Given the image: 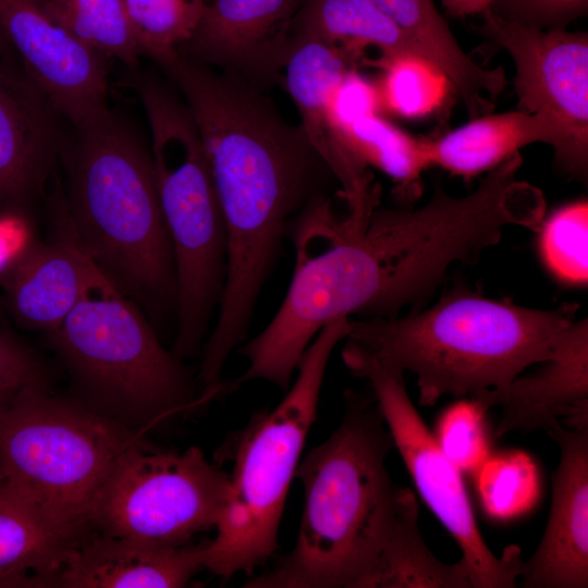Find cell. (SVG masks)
<instances>
[{
    "label": "cell",
    "mask_w": 588,
    "mask_h": 588,
    "mask_svg": "<svg viewBox=\"0 0 588 588\" xmlns=\"http://www.w3.org/2000/svg\"><path fill=\"white\" fill-rule=\"evenodd\" d=\"M287 234L295 248L290 286L278 311L238 347L247 369L229 392L254 380L287 391L307 346L329 322L352 315L392 318L432 294L455 264H469L499 243L525 208L511 177L488 172L477 188L453 197L440 185L417 209L339 213L316 194Z\"/></svg>",
    "instance_id": "1"
},
{
    "label": "cell",
    "mask_w": 588,
    "mask_h": 588,
    "mask_svg": "<svg viewBox=\"0 0 588 588\" xmlns=\"http://www.w3.org/2000/svg\"><path fill=\"white\" fill-rule=\"evenodd\" d=\"M393 440L372 395L346 392L338 428L299 462L304 509L294 548L245 588H364L385 546L415 507L385 460Z\"/></svg>",
    "instance_id": "2"
},
{
    "label": "cell",
    "mask_w": 588,
    "mask_h": 588,
    "mask_svg": "<svg viewBox=\"0 0 588 588\" xmlns=\"http://www.w3.org/2000/svg\"><path fill=\"white\" fill-rule=\"evenodd\" d=\"M59 159L62 206L77 244L125 295L150 313L176 309L172 244L150 150L112 111L73 125Z\"/></svg>",
    "instance_id": "3"
},
{
    "label": "cell",
    "mask_w": 588,
    "mask_h": 588,
    "mask_svg": "<svg viewBox=\"0 0 588 588\" xmlns=\"http://www.w3.org/2000/svg\"><path fill=\"white\" fill-rule=\"evenodd\" d=\"M578 306L543 310L482 296L466 287L403 317L353 321L346 340L416 377L419 404L503 388L550 357Z\"/></svg>",
    "instance_id": "4"
},
{
    "label": "cell",
    "mask_w": 588,
    "mask_h": 588,
    "mask_svg": "<svg viewBox=\"0 0 588 588\" xmlns=\"http://www.w3.org/2000/svg\"><path fill=\"white\" fill-rule=\"evenodd\" d=\"M350 318L326 324L303 354L293 387L272 409L257 413L223 445L233 461L225 502L208 540L205 569L228 579L252 576L279 548V526L287 491L301 461L317 407L328 362L346 339Z\"/></svg>",
    "instance_id": "5"
},
{
    "label": "cell",
    "mask_w": 588,
    "mask_h": 588,
    "mask_svg": "<svg viewBox=\"0 0 588 588\" xmlns=\"http://www.w3.org/2000/svg\"><path fill=\"white\" fill-rule=\"evenodd\" d=\"M156 189L176 274L177 331L172 354L198 351L226 275L224 218L196 124L184 102L159 79L142 83Z\"/></svg>",
    "instance_id": "6"
},
{
    "label": "cell",
    "mask_w": 588,
    "mask_h": 588,
    "mask_svg": "<svg viewBox=\"0 0 588 588\" xmlns=\"http://www.w3.org/2000/svg\"><path fill=\"white\" fill-rule=\"evenodd\" d=\"M138 437L82 405L27 385L0 408V471L5 483L53 518L89 527L90 506Z\"/></svg>",
    "instance_id": "7"
},
{
    "label": "cell",
    "mask_w": 588,
    "mask_h": 588,
    "mask_svg": "<svg viewBox=\"0 0 588 588\" xmlns=\"http://www.w3.org/2000/svg\"><path fill=\"white\" fill-rule=\"evenodd\" d=\"M49 334L75 377L118 408L155 421L198 403L181 360L108 278Z\"/></svg>",
    "instance_id": "8"
},
{
    "label": "cell",
    "mask_w": 588,
    "mask_h": 588,
    "mask_svg": "<svg viewBox=\"0 0 588 588\" xmlns=\"http://www.w3.org/2000/svg\"><path fill=\"white\" fill-rule=\"evenodd\" d=\"M229 474L203 451H152L140 442L123 453L95 498L90 528L100 534L167 546L191 543L215 529Z\"/></svg>",
    "instance_id": "9"
},
{
    "label": "cell",
    "mask_w": 588,
    "mask_h": 588,
    "mask_svg": "<svg viewBox=\"0 0 588 588\" xmlns=\"http://www.w3.org/2000/svg\"><path fill=\"white\" fill-rule=\"evenodd\" d=\"M342 359L348 370L368 381L387 428L419 495L457 542L471 588H513L523 558L516 546L500 556L485 542L462 471L446 457L409 399L404 372L346 340Z\"/></svg>",
    "instance_id": "10"
},
{
    "label": "cell",
    "mask_w": 588,
    "mask_h": 588,
    "mask_svg": "<svg viewBox=\"0 0 588 588\" xmlns=\"http://www.w3.org/2000/svg\"><path fill=\"white\" fill-rule=\"evenodd\" d=\"M482 32L511 57L519 111L546 115L564 131L568 173L588 170V34L537 29L510 23L486 10Z\"/></svg>",
    "instance_id": "11"
},
{
    "label": "cell",
    "mask_w": 588,
    "mask_h": 588,
    "mask_svg": "<svg viewBox=\"0 0 588 588\" xmlns=\"http://www.w3.org/2000/svg\"><path fill=\"white\" fill-rule=\"evenodd\" d=\"M0 24L23 69L72 125L109 110L108 59L58 24L44 0H0Z\"/></svg>",
    "instance_id": "12"
},
{
    "label": "cell",
    "mask_w": 588,
    "mask_h": 588,
    "mask_svg": "<svg viewBox=\"0 0 588 588\" xmlns=\"http://www.w3.org/2000/svg\"><path fill=\"white\" fill-rule=\"evenodd\" d=\"M304 0H209L191 39L179 51L223 68L254 86L284 66L293 21Z\"/></svg>",
    "instance_id": "13"
},
{
    "label": "cell",
    "mask_w": 588,
    "mask_h": 588,
    "mask_svg": "<svg viewBox=\"0 0 588 588\" xmlns=\"http://www.w3.org/2000/svg\"><path fill=\"white\" fill-rule=\"evenodd\" d=\"M558 444L560 462L552 475V501L541 541L523 562L524 588L588 586V421L567 426L556 420L544 430Z\"/></svg>",
    "instance_id": "14"
},
{
    "label": "cell",
    "mask_w": 588,
    "mask_h": 588,
    "mask_svg": "<svg viewBox=\"0 0 588 588\" xmlns=\"http://www.w3.org/2000/svg\"><path fill=\"white\" fill-rule=\"evenodd\" d=\"M63 115L21 62L0 57V207L42 191L59 159Z\"/></svg>",
    "instance_id": "15"
},
{
    "label": "cell",
    "mask_w": 588,
    "mask_h": 588,
    "mask_svg": "<svg viewBox=\"0 0 588 588\" xmlns=\"http://www.w3.org/2000/svg\"><path fill=\"white\" fill-rule=\"evenodd\" d=\"M531 375L471 396L485 411L501 407L495 434L546 430L553 421H588V322L574 321Z\"/></svg>",
    "instance_id": "16"
},
{
    "label": "cell",
    "mask_w": 588,
    "mask_h": 588,
    "mask_svg": "<svg viewBox=\"0 0 588 588\" xmlns=\"http://www.w3.org/2000/svg\"><path fill=\"white\" fill-rule=\"evenodd\" d=\"M51 206L58 236L22 253L3 281L14 316L22 323L47 332L56 330L78 301L107 278L73 236L58 182Z\"/></svg>",
    "instance_id": "17"
},
{
    "label": "cell",
    "mask_w": 588,
    "mask_h": 588,
    "mask_svg": "<svg viewBox=\"0 0 588 588\" xmlns=\"http://www.w3.org/2000/svg\"><path fill=\"white\" fill-rule=\"evenodd\" d=\"M207 541L167 546L91 531L37 588H180L201 569Z\"/></svg>",
    "instance_id": "18"
},
{
    "label": "cell",
    "mask_w": 588,
    "mask_h": 588,
    "mask_svg": "<svg viewBox=\"0 0 588 588\" xmlns=\"http://www.w3.org/2000/svg\"><path fill=\"white\" fill-rule=\"evenodd\" d=\"M284 83L301 117L309 144L342 185L345 204L365 200L378 192L367 166L340 140L329 113V97L354 60L317 39L293 35L285 60Z\"/></svg>",
    "instance_id": "19"
},
{
    "label": "cell",
    "mask_w": 588,
    "mask_h": 588,
    "mask_svg": "<svg viewBox=\"0 0 588 588\" xmlns=\"http://www.w3.org/2000/svg\"><path fill=\"white\" fill-rule=\"evenodd\" d=\"M536 143L552 146L555 162L568 172L569 150L562 127L546 115L519 110L470 119L439 138L428 139V149L431 166L468 179L489 172Z\"/></svg>",
    "instance_id": "20"
},
{
    "label": "cell",
    "mask_w": 588,
    "mask_h": 588,
    "mask_svg": "<svg viewBox=\"0 0 588 588\" xmlns=\"http://www.w3.org/2000/svg\"><path fill=\"white\" fill-rule=\"evenodd\" d=\"M402 30L416 51L448 78L470 119L492 112L507 79L502 66L476 63L460 46L433 0H370Z\"/></svg>",
    "instance_id": "21"
},
{
    "label": "cell",
    "mask_w": 588,
    "mask_h": 588,
    "mask_svg": "<svg viewBox=\"0 0 588 588\" xmlns=\"http://www.w3.org/2000/svg\"><path fill=\"white\" fill-rule=\"evenodd\" d=\"M91 532L64 524L11 489L0 490V587H36Z\"/></svg>",
    "instance_id": "22"
},
{
    "label": "cell",
    "mask_w": 588,
    "mask_h": 588,
    "mask_svg": "<svg viewBox=\"0 0 588 588\" xmlns=\"http://www.w3.org/2000/svg\"><path fill=\"white\" fill-rule=\"evenodd\" d=\"M292 30L293 35L307 36L340 49L354 61L368 47L378 49L380 58L419 54L393 21L370 0H304Z\"/></svg>",
    "instance_id": "23"
},
{
    "label": "cell",
    "mask_w": 588,
    "mask_h": 588,
    "mask_svg": "<svg viewBox=\"0 0 588 588\" xmlns=\"http://www.w3.org/2000/svg\"><path fill=\"white\" fill-rule=\"evenodd\" d=\"M364 588H471V584L461 560L443 563L427 547L416 507L385 546Z\"/></svg>",
    "instance_id": "24"
},
{
    "label": "cell",
    "mask_w": 588,
    "mask_h": 588,
    "mask_svg": "<svg viewBox=\"0 0 588 588\" xmlns=\"http://www.w3.org/2000/svg\"><path fill=\"white\" fill-rule=\"evenodd\" d=\"M340 138L360 162L387 174L407 196L416 193L422 172L431 167L428 139L409 135L380 113L353 122Z\"/></svg>",
    "instance_id": "25"
},
{
    "label": "cell",
    "mask_w": 588,
    "mask_h": 588,
    "mask_svg": "<svg viewBox=\"0 0 588 588\" xmlns=\"http://www.w3.org/2000/svg\"><path fill=\"white\" fill-rule=\"evenodd\" d=\"M49 15L106 59L137 70L143 56L124 0H44Z\"/></svg>",
    "instance_id": "26"
},
{
    "label": "cell",
    "mask_w": 588,
    "mask_h": 588,
    "mask_svg": "<svg viewBox=\"0 0 588 588\" xmlns=\"http://www.w3.org/2000/svg\"><path fill=\"white\" fill-rule=\"evenodd\" d=\"M382 75L377 84L380 103L404 119H420L439 109L451 85L445 75L419 54L379 58Z\"/></svg>",
    "instance_id": "27"
},
{
    "label": "cell",
    "mask_w": 588,
    "mask_h": 588,
    "mask_svg": "<svg viewBox=\"0 0 588 588\" xmlns=\"http://www.w3.org/2000/svg\"><path fill=\"white\" fill-rule=\"evenodd\" d=\"M538 250L549 272L566 285L584 286L588 280V203H567L542 218Z\"/></svg>",
    "instance_id": "28"
},
{
    "label": "cell",
    "mask_w": 588,
    "mask_h": 588,
    "mask_svg": "<svg viewBox=\"0 0 588 588\" xmlns=\"http://www.w3.org/2000/svg\"><path fill=\"white\" fill-rule=\"evenodd\" d=\"M209 0H124L142 54L154 61L193 36Z\"/></svg>",
    "instance_id": "29"
},
{
    "label": "cell",
    "mask_w": 588,
    "mask_h": 588,
    "mask_svg": "<svg viewBox=\"0 0 588 588\" xmlns=\"http://www.w3.org/2000/svg\"><path fill=\"white\" fill-rule=\"evenodd\" d=\"M475 474L482 507L494 519L507 520L519 516L537 501L538 469L524 452L489 455Z\"/></svg>",
    "instance_id": "30"
},
{
    "label": "cell",
    "mask_w": 588,
    "mask_h": 588,
    "mask_svg": "<svg viewBox=\"0 0 588 588\" xmlns=\"http://www.w3.org/2000/svg\"><path fill=\"white\" fill-rule=\"evenodd\" d=\"M486 412L473 399L460 401L449 406L437 422L433 436L462 473L475 474L490 455Z\"/></svg>",
    "instance_id": "31"
},
{
    "label": "cell",
    "mask_w": 588,
    "mask_h": 588,
    "mask_svg": "<svg viewBox=\"0 0 588 588\" xmlns=\"http://www.w3.org/2000/svg\"><path fill=\"white\" fill-rule=\"evenodd\" d=\"M488 10L525 27L564 29L587 14L588 0H492Z\"/></svg>",
    "instance_id": "32"
},
{
    "label": "cell",
    "mask_w": 588,
    "mask_h": 588,
    "mask_svg": "<svg viewBox=\"0 0 588 588\" xmlns=\"http://www.w3.org/2000/svg\"><path fill=\"white\" fill-rule=\"evenodd\" d=\"M380 109L377 84L368 81L355 68L344 73L329 97L330 120L339 138L353 122L379 113Z\"/></svg>",
    "instance_id": "33"
},
{
    "label": "cell",
    "mask_w": 588,
    "mask_h": 588,
    "mask_svg": "<svg viewBox=\"0 0 588 588\" xmlns=\"http://www.w3.org/2000/svg\"><path fill=\"white\" fill-rule=\"evenodd\" d=\"M42 372L27 350L0 331V392L14 393L41 384Z\"/></svg>",
    "instance_id": "34"
},
{
    "label": "cell",
    "mask_w": 588,
    "mask_h": 588,
    "mask_svg": "<svg viewBox=\"0 0 588 588\" xmlns=\"http://www.w3.org/2000/svg\"><path fill=\"white\" fill-rule=\"evenodd\" d=\"M446 12L454 17L482 14L490 8L492 0H440Z\"/></svg>",
    "instance_id": "35"
},
{
    "label": "cell",
    "mask_w": 588,
    "mask_h": 588,
    "mask_svg": "<svg viewBox=\"0 0 588 588\" xmlns=\"http://www.w3.org/2000/svg\"><path fill=\"white\" fill-rule=\"evenodd\" d=\"M0 57L20 62L9 38L0 24Z\"/></svg>",
    "instance_id": "36"
},
{
    "label": "cell",
    "mask_w": 588,
    "mask_h": 588,
    "mask_svg": "<svg viewBox=\"0 0 588 588\" xmlns=\"http://www.w3.org/2000/svg\"><path fill=\"white\" fill-rule=\"evenodd\" d=\"M15 393V392H14ZM13 393L0 392V408Z\"/></svg>",
    "instance_id": "37"
},
{
    "label": "cell",
    "mask_w": 588,
    "mask_h": 588,
    "mask_svg": "<svg viewBox=\"0 0 588 588\" xmlns=\"http://www.w3.org/2000/svg\"><path fill=\"white\" fill-rule=\"evenodd\" d=\"M7 486L5 480L3 478V475L0 471V490H2Z\"/></svg>",
    "instance_id": "38"
}]
</instances>
